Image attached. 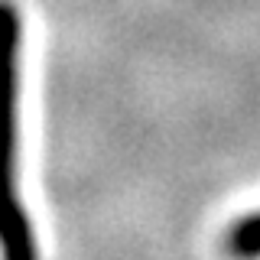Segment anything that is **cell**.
I'll list each match as a JSON object with an SVG mask.
<instances>
[{
	"instance_id": "obj_2",
	"label": "cell",
	"mask_w": 260,
	"mask_h": 260,
	"mask_svg": "<svg viewBox=\"0 0 260 260\" xmlns=\"http://www.w3.org/2000/svg\"><path fill=\"white\" fill-rule=\"evenodd\" d=\"M228 254H234L238 260L260 257V211L241 218V221L228 231Z\"/></svg>"
},
{
	"instance_id": "obj_1",
	"label": "cell",
	"mask_w": 260,
	"mask_h": 260,
	"mask_svg": "<svg viewBox=\"0 0 260 260\" xmlns=\"http://www.w3.org/2000/svg\"><path fill=\"white\" fill-rule=\"evenodd\" d=\"M20 29L16 7L0 0V260H39L36 231L16 189Z\"/></svg>"
}]
</instances>
